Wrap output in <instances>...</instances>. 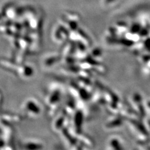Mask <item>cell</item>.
<instances>
[{
	"mask_svg": "<svg viewBox=\"0 0 150 150\" xmlns=\"http://www.w3.org/2000/svg\"><path fill=\"white\" fill-rule=\"evenodd\" d=\"M148 106H149V107L150 108V102H149V103H148Z\"/></svg>",
	"mask_w": 150,
	"mask_h": 150,
	"instance_id": "obj_1",
	"label": "cell"
},
{
	"mask_svg": "<svg viewBox=\"0 0 150 150\" xmlns=\"http://www.w3.org/2000/svg\"><path fill=\"white\" fill-rule=\"evenodd\" d=\"M149 126H150V122H149Z\"/></svg>",
	"mask_w": 150,
	"mask_h": 150,
	"instance_id": "obj_2",
	"label": "cell"
}]
</instances>
